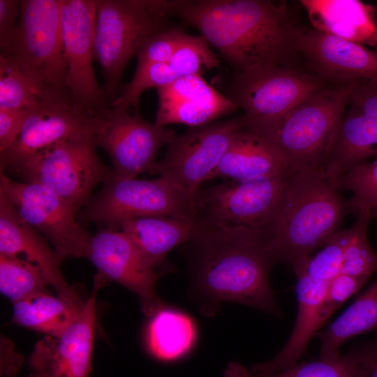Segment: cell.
<instances>
[{
    "instance_id": "cell-25",
    "label": "cell",
    "mask_w": 377,
    "mask_h": 377,
    "mask_svg": "<svg viewBox=\"0 0 377 377\" xmlns=\"http://www.w3.org/2000/svg\"><path fill=\"white\" fill-rule=\"evenodd\" d=\"M313 28L360 45L377 43L373 7L357 0H302Z\"/></svg>"
},
{
    "instance_id": "cell-8",
    "label": "cell",
    "mask_w": 377,
    "mask_h": 377,
    "mask_svg": "<svg viewBox=\"0 0 377 377\" xmlns=\"http://www.w3.org/2000/svg\"><path fill=\"white\" fill-rule=\"evenodd\" d=\"M165 216L195 217L194 198L165 178H125L113 172L77 216L82 225L119 230L128 219Z\"/></svg>"
},
{
    "instance_id": "cell-16",
    "label": "cell",
    "mask_w": 377,
    "mask_h": 377,
    "mask_svg": "<svg viewBox=\"0 0 377 377\" xmlns=\"http://www.w3.org/2000/svg\"><path fill=\"white\" fill-rule=\"evenodd\" d=\"M105 281L96 274L93 291L77 318L61 335H46L36 343L29 358V377L89 376L96 297Z\"/></svg>"
},
{
    "instance_id": "cell-17",
    "label": "cell",
    "mask_w": 377,
    "mask_h": 377,
    "mask_svg": "<svg viewBox=\"0 0 377 377\" xmlns=\"http://www.w3.org/2000/svg\"><path fill=\"white\" fill-rule=\"evenodd\" d=\"M87 259L104 280L114 281L135 293L146 316H153L163 308L155 288L161 274L121 230L99 229L91 236Z\"/></svg>"
},
{
    "instance_id": "cell-26",
    "label": "cell",
    "mask_w": 377,
    "mask_h": 377,
    "mask_svg": "<svg viewBox=\"0 0 377 377\" xmlns=\"http://www.w3.org/2000/svg\"><path fill=\"white\" fill-rule=\"evenodd\" d=\"M374 330H377V279L319 334L320 358L340 355L343 343Z\"/></svg>"
},
{
    "instance_id": "cell-34",
    "label": "cell",
    "mask_w": 377,
    "mask_h": 377,
    "mask_svg": "<svg viewBox=\"0 0 377 377\" xmlns=\"http://www.w3.org/2000/svg\"><path fill=\"white\" fill-rule=\"evenodd\" d=\"M370 219L367 215L357 216L350 228L341 274L368 280L377 272V253L372 249L368 237Z\"/></svg>"
},
{
    "instance_id": "cell-41",
    "label": "cell",
    "mask_w": 377,
    "mask_h": 377,
    "mask_svg": "<svg viewBox=\"0 0 377 377\" xmlns=\"http://www.w3.org/2000/svg\"><path fill=\"white\" fill-rule=\"evenodd\" d=\"M377 44V43H376Z\"/></svg>"
},
{
    "instance_id": "cell-7",
    "label": "cell",
    "mask_w": 377,
    "mask_h": 377,
    "mask_svg": "<svg viewBox=\"0 0 377 377\" xmlns=\"http://www.w3.org/2000/svg\"><path fill=\"white\" fill-rule=\"evenodd\" d=\"M96 137L61 141L31 155L10 173L49 188L78 214L113 172L97 153Z\"/></svg>"
},
{
    "instance_id": "cell-6",
    "label": "cell",
    "mask_w": 377,
    "mask_h": 377,
    "mask_svg": "<svg viewBox=\"0 0 377 377\" xmlns=\"http://www.w3.org/2000/svg\"><path fill=\"white\" fill-rule=\"evenodd\" d=\"M94 61L101 66L103 91L116 98L124 69L154 34L168 27L158 0H96Z\"/></svg>"
},
{
    "instance_id": "cell-9",
    "label": "cell",
    "mask_w": 377,
    "mask_h": 377,
    "mask_svg": "<svg viewBox=\"0 0 377 377\" xmlns=\"http://www.w3.org/2000/svg\"><path fill=\"white\" fill-rule=\"evenodd\" d=\"M288 173L247 181H226L194 197L195 217L223 227L271 230L280 209Z\"/></svg>"
},
{
    "instance_id": "cell-27",
    "label": "cell",
    "mask_w": 377,
    "mask_h": 377,
    "mask_svg": "<svg viewBox=\"0 0 377 377\" xmlns=\"http://www.w3.org/2000/svg\"><path fill=\"white\" fill-rule=\"evenodd\" d=\"M83 307L58 295L39 293L13 303L12 322L58 337L77 318Z\"/></svg>"
},
{
    "instance_id": "cell-29",
    "label": "cell",
    "mask_w": 377,
    "mask_h": 377,
    "mask_svg": "<svg viewBox=\"0 0 377 377\" xmlns=\"http://www.w3.org/2000/svg\"><path fill=\"white\" fill-rule=\"evenodd\" d=\"M226 377H364L361 346L330 359L297 363L284 370L267 374L254 375L241 364L230 363Z\"/></svg>"
},
{
    "instance_id": "cell-24",
    "label": "cell",
    "mask_w": 377,
    "mask_h": 377,
    "mask_svg": "<svg viewBox=\"0 0 377 377\" xmlns=\"http://www.w3.org/2000/svg\"><path fill=\"white\" fill-rule=\"evenodd\" d=\"M295 275L298 310L291 335L274 357L266 362L253 365L249 370L252 374L276 373L297 364L309 343L323 326L319 311L327 283L303 274Z\"/></svg>"
},
{
    "instance_id": "cell-10",
    "label": "cell",
    "mask_w": 377,
    "mask_h": 377,
    "mask_svg": "<svg viewBox=\"0 0 377 377\" xmlns=\"http://www.w3.org/2000/svg\"><path fill=\"white\" fill-rule=\"evenodd\" d=\"M325 82L285 65H271L235 73L230 96L242 108L246 126L287 113L325 87Z\"/></svg>"
},
{
    "instance_id": "cell-30",
    "label": "cell",
    "mask_w": 377,
    "mask_h": 377,
    "mask_svg": "<svg viewBox=\"0 0 377 377\" xmlns=\"http://www.w3.org/2000/svg\"><path fill=\"white\" fill-rule=\"evenodd\" d=\"M48 284L36 264L17 256L0 254V290L13 304L36 294L49 293Z\"/></svg>"
},
{
    "instance_id": "cell-40",
    "label": "cell",
    "mask_w": 377,
    "mask_h": 377,
    "mask_svg": "<svg viewBox=\"0 0 377 377\" xmlns=\"http://www.w3.org/2000/svg\"><path fill=\"white\" fill-rule=\"evenodd\" d=\"M364 377H377V341L361 346Z\"/></svg>"
},
{
    "instance_id": "cell-28",
    "label": "cell",
    "mask_w": 377,
    "mask_h": 377,
    "mask_svg": "<svg viewBox=\"0 0 377 377\" xmlns=\"http://www.w3.org/2000/svg\"><path fill=\"white\" fill-rule=\"evenodd\" d=\"M195 338L191 319L170 309H161L153 316L147 333L150 353L162 360H172L186 353Z\"/></svg>"
},
{
    "instance_id": "cell-3",
    "label": "cell",
    "mask_w": 377,
    "mask_h": 377,
    "mask_svg": "<svg viewBox=\"0 0 377 377\" xmlns=\"http://www.w3.org/2000/svg\"><path fill=\"white\" fill-rule=\"evenodd\" d=\"M337 178L324 167L289 172L282 202L270 230L276 262L292 267L339 230L348 209Z\"/></svg>"
},
{
    "instance_id": "cell-38",
    "label": "cell",
    "mask_w": 377,
    "mask_h": 377,
    "mask_svg": "<svg viewBox=\"0 0 377 377\" xmlns=\"http://www.w3.org/2000/svg\"><path fill=\"white\" fill-rule=\"evenodd\" d=\"M31 111L0 110V153L16 140Z\"/></svg>"
},
{
    "instance_id": "cell-33",
    "label": "cell",
    "mask_w": 377,
    "mask_h": 377,
    "mask_svg": "<svg viewBox=\"0 0 377 377\" xmlns=\"http://www.w3.org/2000/svg\"><path fill=\"white\" fill-rule=\"evenodd\" d=\"M350 228L332 235L314 256H309L292 268L314 279L329 283L341 274L344 251L350 238Z\"/></svg>"
},
{
    "instance_id": "cell-35",
    "label": "cell",
    "mask_w": 377,
    "mask_h": 377,
    "mask_svg": "<svg viewBox=\"0 0 377 377\" xmlns=\"http://www.w3.org/2000/svg\"><path fill=\"white\" fill-rule=\"evenodd\" d=\"M219 60L203 36L186 34L175 50L169 64L180 76L200 74L219 66Z\"/></svg>"
},
{
    "instance_id": "cell-4",
    "label": "cell",
    "mask_w": 377,
    "mask_h": 377,
    "mask_svg": "<svg viewBox=\"0 0 377 377\" xmlns=\"http://www.w3.org/2000/svg\"><path fill=\"white\" fill-rule=\"evenodd\" d=\"M357 84L326 87L283 115L246 127L276 147L288 160L290 172L324 167Z\"/></svg>"
},
{
    "instance_id": "cell-20",
    "label": "cell",
    "mask_w": 377,
    "mask_h": 377,
    "mask_svg": "<svg viewBox=\"0 0 377 377\" xmlns=\"http://www.w3.org/2000/svg\"><path fill=\"white\" fill-rule=\"evenodd\" d=\"M20 253L40 268L58 296L84 306L85 302L62 274L60 264L64 260L47 238L23 221L15 205L0 189V254L17 256Z\"/></svg>"
},
{
    "instance_id": "cell-37",
    "label": "cell",
    "mask_w": 377,
    "mask_h": 377,
    "mask_svg": "<svg viewBox=\"0 0 377 377\" xmlns=\"http://www.w3.org/2000/svg\"><path fill=\"white\" fill-rule=\"evenodd\" d=\"M367 279L340 274L329 283L320 306V318L323 325L332 314L348 298L355 295Z\"/></svg>"
},
{
    "instance_id": "cell-5",
    "label": "cell",
    "mask_w": 377,
    "mask_h": 377,
    "mask_svg": "<svg viewBox=\"0 0 377 377\" xmlns=\"http://www.w3.org/2000/svg\"><path fill=\"white\" fill-rule=\"evenodd\" d=\"M62 0L20 1L18 23L4 53L51 100H71L66 87Z\"/></svg>"
},
{
    "instance_id": "cell-1",
    "label": "cell",
    "mask_w": 377,
    "mask_h": 377,
    "mask_svg": "<svg viewBox=\"0 0 377 377\" xmlns=\"http://www.w3.org/2000/svg\"><path fill=\"white\" fill-rule=\"evenodd\" d=\"M270 231L205 223L191 242V270L202 312L212 315L221 303L244 304L280 317L269 281L276 260Z\"/></svg>"
},
{
    "instance_id": "cell-12",
    "label": "cell",
    "mask_w": 377,
    "mask_h": 377,
    "mask_svg": "<svg viewBox=\"0 0 377 377\" xmlns=\"http://www.w3.org/2000/svg\"><path fill=\"white\" fill-rule=\"evenodd\" d=\"M0 189L20 217L50 241L61 258H87L91 236L76 219L77 213L45 186L16 182L0 173Z\"/></svg>"
},
{
    "instance_id": "cell-31",
    "label": "cell",
    "mask_w": 377,
    "mask_h": 377,
    "mask_svg": "<svg viewBox=\"0 0 377 377\" xmlns=\"http://www.w3.org/2000/svg\"><path fill=\"white\" fill-rule=\"evenodd\" d=\"M47 100L40 89L0 54V110H32Z\"/></svg>"
},
{
    "instance_id": "cell-18",
    "label": "cell",
    "mask_w": 377,
    "mask_h": 377,
    "mask_svg": "<svg viewBox=\"0 0 377 377\" xmlns=\"http://www.w3.org/2000/svg\"><path fill=\"white\" fill-rule=\"evenodd\" d=\"M294 47L325 82L377 85V53L362 45L311 28L296 31Z\"/></svg>"
},
{
    "instance_id": "cell-23",
    "label": "cell",
    "mask_w": 377,
    "mask_h": 377,
    "mask_svg": "<svg viewBox=\"0 0 377 377\" xmlns=\"http://www.w3.org/2000/svg\"><path fill=\"white\" fill-rule=\"evenodd\" d=\"M289 172L290 166L285 155L263 137L244 127L234 135L208 179L222 177L247 181L283 175Z\"/></svg>"
},
{
    "instance_id": "cell-15",
    "label": "cell",
    "mask_w": 377,
    "mask_h": 377,
    "mask_svg": "<svg viewBox=\"0 0 377 377\" xmlns=\"http://www.w3.org/2000/svg\"><path fill=\"white\" fill-rule=\"evenodd\" d=\"M177 136L173 130L148 122L139 111L130 114L111 107L96 142L108 154L115 175L135 178L144 172L154 174L158 150Z\"/></svg>"
},
{
    "instance_id": "cell-2",
    "label": "cell",
    "mask_w": 377,
    "mask_h": 377,
    "mask_svg": "<svg viewBox=\"0 0 377 377\" xmlns=\"http://www.w3.org/2000/svg\"><path fill=\"white\" fill-rule=\"evenodd\" d=\"M165 17H177L200 31L235 73L285 65L296 31L286 8L267 0H159Z\"/></svg>"
},
{
    "instance_id": "cell-14",
    "label": "cell",
    "mask_w": 377,
    "mask_h": 377,
    "mask_svg": "<svg viewBox=\"0 0 377 377\" xmlns=\"http://www.w3.org/2000/svg\"><path fill=\"white\" fill-rule=\"evenodd\" d=\"M106 121L71 100H47L30 112L16 140L0 153V173L10 172L31 155L61 141L96 137Z\"/></svg>"
},
{
    "instance_id": "cell-36",
    "label": "cell",
    "mask_w": 377,
    "mask_h": 377,
    "mask_svg": "<svg viewBox=\"0 0 377 377\" xmlns=\"http://www.w3.org/2000/svg\"><path fill=\"white\" fill-rule=\"evenodd\" d=\"M186 33L181 27H168L152 35L137 53V66L169 62Z\"/></svg>"
},
{
    "instance_id": "cell-13",
    "label": "cell",
    "mask_w": 377,
    "mask_h": 377,
    "mask_svg": "<svg viewBox=\"0 0 377 377\" xmlns=\"http://www.w3.org/2000/svg\"><path fill=\"white\" fill-rule=\"evenodd\" d=\"M246 127L243 116L191 127L168 145L156 162L158 174L194 198L200 184L219 165L237 132Z\"/></svg>"
},
{
    "instance_id": "cell-11",
    "label": "cell",
    "mask_w": 377,
    "mask_h": 377,
    "mask_svg": "<svg viewBox=\"0 0 377 377\" xmlns=\"http://www.w3.org/2000/svg\"><path fill=\"white\" fill-rule=\"evenodd\" d=\"M96 10V0H62L65 83L75 104L94 116L107 118L111 106L98 84L92 64Z\"/></svg>"
},
{
    "instance_id": "cell-32",
    "label": "cell",
    "mask_w": 377,
    "mask_h": 377,
    "mask_svg": "<svg viewBox=\"0 0 377 377\" xmlns=\"http://www.w3.org/2000/svg\"><path fill=\"white\" fill-rule=\"evenodd\" d=\"M338 180L341 188L352 193L348 210L356 216H377V157L353 167Z\"/></svg>"
},
{
    "instance_id": "cell-22",
    "label": "cell",
    "mask_w": 377,
    "mask_h": 377,
    "mask_svg": "<svg viewBox=\"0 0 377 377\" xmlns=\"http://www.w3.org/2000/svg\"><path fill=\"white\" fill-rule=\"evenodd\" d=\"M205 224L196 217L155 216L126 220L119 230L149 265L162 274L172 269L167 260L168 253L177 246L191 242Z\"/></svg>"
},
{
    "instance_id": "cell-39",
    "label": "cell",
    "mask_w": 377,
    "mask_h": 377,
    "mask_svg": "<svg viewBox=\"0 0 377 377\" xmlns=\"http://www.w3.org/2000/svg\"><path fill=\"white\" fill-rule=\"evenodd\" d=\"M20 1L0 0L1 53L8 50L15 32L20 16Z\"/></svg>"
},
{
    "instance_id": "cell-19",
    "label": "cell",
    "mask_w": 377,
    "mask_h": 377,
    "mask_svg": "<svg viewBox=\"0 0 377 377\" xmlns=\"http://www.w3.org/2000/svg\"><path fill=\"white\" fill-rule=\"evenodd\" d=\"M346 109L325 165L327 172L337 179L377 157V85L358 84Z\"/></svg>"
},
{
    "instance_id": "cell-21",
    "label": "cell",
    "mask_w": 377,
    "mask_h": 377,
    "mask_svg": "<svg viewBox=\"0 0 377 377\" xmlns=\"http://www.w3.org/2000/svg\"><path fill=\"white\" fill-rule=\"evenodd\" d=\"M158 107L155 124L203 126L238 108L211 87L200 74L179 77L157 89Z\"/></svg>"
}]
</instances>
